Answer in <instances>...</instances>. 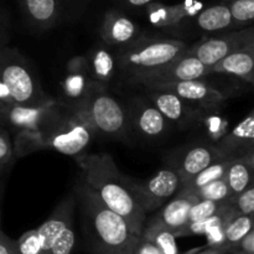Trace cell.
<instances>
[{
    "label": "cell",
    "instance_id": "cell-1",
    "mask_svg": "<svg viewBox=\"0 0 254 254\" xmlns=\"http://www.w3.org/2000/svg\"><path fill=\"white\" fill-rule=\"evenodd\" d=\"M96 136L93 128L77 111L56 101L35 133L14 136V155L37 150H55L76 159L86 154Z\"/></svg>",
    "mask_w": 254,
    "mask_h": 254
},
{
    "label": "cell",
    "instance_id": "cell-2",
    "mask_svg": "<svg viewBox=\"0 0 254 254\" xmlns=\"http://www.w3.org/2000/svg\"><path fill=\"white\" fill-rule=\"evenodd\" d=\"M73 196L81 215L82 230L92 253L122 254L134 250L138 236L82 179L73 188Z\"/></svg>",
    "mask_w": 254,
    "mask_h": 254
},
{
    "label": "cell",
    "instance_id": "cell-3",
    "mask_svg": "<svg viewBox=\"0 0 254 254\" xmlns=\"http://www.w3.org/2000/svg\"><path fill=\"white\" fill-rule=\"evenodd\" d=\"M81 169V179L98 197L124 218L134 235L140 237L146 213L134 197L128 179L122 175L109 154H83L76 158Z\"/></svg>",
    "mask_w": 254,
    "mask_h": 254
},
{
    "label": "cell",
    "instance_id": "cell-4",
    "mask_svg": "<svg viewBox=\"0 0 254 254\" xmlns=\"http://www.w3.org/2000/svg\"><path fill=\"white\" fill-rule=\"evenodd\" d=\"M52 101L21 52L10 46L0 49V104L37 107Z\"/></svg>",
    "mask_w": 254,
    "mask_h": 254
},
{
    "label": "cell",
    "instance_id": "cell-5",
    "mask_svg": "<svg viewBox=\"0 0 254 254\" xmlns=\"http://www.w3.org/2000/svg\"><path fill=\"white\" fill-rule=\"evenodd\" d=\"M188 49L179 39L139 36L131 44L117 49L118 72L129 79L173 61Z\"/></svg>",
    "mask_w": 254,
    "mask_h": 254
},
{
    "label": "cell",
    "instance_id": "cell-6",
    "mask_svg": "<svg viewBox=\"0 0 254 254\" xmlns=\"http://www.w3.org/2000/svg\"><path fill=\"white\" fill-rule=\"evenodd\" d=\"M73 109V108H72ZM74 111L93 128L94 133L113 140H126L129 131L127 109L107 92L106 87L96 89Z\"/></svg>",
    "mask_w": 254,
    "mask_h": 254
},
{
    "label": "cell",
    "instance_id": "cell-7",
    "mask_svg": "<svg viewBox=\"0 0 254 254\" xmlns=\"http://www.w3.org/2000/svg\"><path fill=\"white\" fill-rule=\"evenodd\" d=\"M25 20L37 30H50L81 15L91 0H17Z\"/></svg>",
    "mask_w": 254,
    "mask_h": 254
},
{
    "label": "cell",
    "instance_id": "cell-8",
    "mask_svg": "<svg viewBox=\"0 0 254 254\" xmlns=\"http://www.w3.org/2000/svg\"><path fill=\"white\" fill-rule=\"evenodd\" d=\"M128 184L134 197L145 213L159 210L183 186L180 175L174 168L163 169L145 181L128 179Z\"/></svg>",
    "mask_w": 254,
    "mask_h": 254
},
{
    "label": "cell",
    "instance_id": "cell-9",
    "mask_svg": "<svg viewBox=\"0 0 254 254\" xmlns=\"http://www.w3.org/2000/svg\"><path fill=\"white\" fill-rule=\"evenodd\" d=\"M250 44H254L252 25L205 37L192 47H189L188 54L195 56L205 66L211 67L231 52Z\"/></svg>",
    "mask_w": 254,
    "mask_h": 254
},
{
    "label": "cell",
    "instance_id": "cell-10",
    "mask_svg": "<svg viewBox=\"0 0 254 254\" xmlns=\"http://www.w3.org/2000/svg\"><path fill=\"white\" fill-rule=\"evenodd\" d=\"M208 74V67L198 61L195 56L188 54V50L176 57L173 61L163 64L151 71L136 74L129 78L134 84L144 87H150L154 84L166 83V82L189 81V79L206 78Z\"/></svg>",
    "mask_w": 254,
    "mask_h": 254
},
{
    "label": "cell",
    "instance_id": "cell-11",
    "mask_svg": "<svg viewBox=\"0 0 254 254\" xmlns=\"http://www.w3.org/2000/svg\"><path fill=\"white\" fill-rule=\"evenodd\" d=\"M202 0H184L174 5L153 1L144 6L149 24L155 29L179 31L193 22L196 15L205 7Z\"/></svg>",
    "mask_w": 254,
    "mask_h": 254
},
{
    "label": "cell",
    "instance_id": "cell-12",
    "mask_svg": "<svg viewBox=\"0 0 254 254\" xmlns=\"http://www.w3.org/2000/svg\"><path fill=\"white\" fill-rule=\"evenodd\" d=\"M102 87L107 86L98 83L89 76L86 57L74 56L66 66V72L61 81V99L59 102L74 109Z\"/></svg>",
    "mask_w": 254,
    "mask_h": 254
},
{
    "label": "cell",
    "instance_id": "cell-13",
    "mask_svg": "<svg viewBox=\"0 0 254 254\" xmlns=\"http://www.w3.org/2000/svg\"><path fill=\"white\" fill-rule=\"evenodd\" d=\"M129 130H133L140 138L156 140L168 135L173 124L156 109L145 96L131 101L127 109Z\"/></svg>",
    "mask_w": 254,
    "mask_h": 254
},
{
    "label": "cell",
    "instance_id": "cell-14",
    "mask_svg": "<svg viewBox=\"0 0 254 254\" xmlns=\"http://www.w3.org/2000/svg\"><path fill=\"white\" fill-rule=\"evenodd\" d=\"M145 89H161V91L171 92L183 98L184 101L203 111L218 109L226 99L225 94L221 93L212 84L206 82L205 78L166 82V83L146 87Z\"/></svg>",
    "mask_w": 254,
    "mask_h": 254
},
{
    "label": "cell",
    "instance_id": "cell-15",
    "mask_svg": "<svg viewBox=\"0 0 254 254\" xmlns=\"http://www.w3.org/2000/svg\"><path fill=\"white\" fill-rule=\"evenodd\" d=\"M56 99L37 107H25L15 103L0 104V124L14 136L35 133L51 111Z\"/></svg>",
    "mask_w": 254,
    "mask_h": 254
},
{
    "label": "cell",
    "instance_id": "cell-16",
    "mask_svg": "<svg viewBox=\"0 0 254 254\" xmlns=\"http://www.w3.org/2000/svg\"><path fill=\"white\" fill-rule=\"evenodd\" d=\"M145 97L156 107L159 112L179 128H188L192 124L200 123L203 109L184 101L176 94L161 89H145Z\"/></svg>",
    "mask_w": 254,
    "mask_h": 254
},
{
    "label": "cell",
    "instance_id": "cell-17",
    "mask_svg": "<svg viewBox=\"0 0 254 254\" xmlns=\"http://www.w3.org/2000/svg\"><path fill=\"white\" fill-rule=\"evenodd\" d=\"M213 145L225 160L243 158L254 153V112L251 111L242 122L227 131Z\"/></svg>",
    "mask_w": 254,
    "mask_h": 254
},
{
    "label": "cell",
    "instance_id": "cell-18",
    "mask_svg": "<svg viewBox=\"0 0 254 254\" xmlns=\"http://www.w3.org/2000/svg\"><path fill=\"white\" fill-rule=\"evenodd\" d=\"M99 32L104 44L121 49L140 36V27L121 10L111 9L103 15Z\"/></svg>",
    "mask_w": 254,
    "mask_h": 254
},
{
    "label": "cell",
    "instance_id": "cell-19",
    "mask_svg": "<svg viewBox=\"0 0 254 254\" xmlns=\"http://www.w3.org/2000/svg\"><path fill=\"white\" fill-rule=\"evenodd\" d=\"M196 202L197 198L192 192L180 189L175 196L161 206L158 213L153 217L175 235L188 223L191 206Z\"/></svg>",
    "mask_w": 254,
    "mask_h": 254
},
{
    "label": "cell",
    "instance_id": "cell-20",
    "mask_svg": "<svg viewBox=\"0 0 254 254\" xmlns=\"http://www.w3.org/2000/svg\"><path fill=\"white\" fill-rule=\"evenodd\" d=\"M222 159L220 151L216 149L215 145L196 144L184 151L174 169L179 173L184 185L208 165Z\"/></svg>",
    "mask_w": 254,
    "mask_h": 254
},
{
    "label": "cell",
    "instance_id": "cell-21",
    "mask_svg": "<svg viewBox=\"0 0 254 254\" xmlns=\"http://www.w3.org/2000/svg\"><path fill=\"white\" fill-rule=\"evenodd\" d=\"M222 73L238 77L252 84L254 82V44L246 45L208 67V74Z\"/></svg>",
    "mask_w": 254,
    "mask_h": 254
},
{
    "label": "cell",
    "instance_id": "cell-22",
    "mask_svg": "<svg viewBox=\"0 0 254 254\" xmlns=\"http://www.w3.org/2000/svg\"><path fill=\"white\" fill-rule=\"evenodd\" d=\"M86 57L89 76L98 83L107 86L116 78L118 73V64L114 52L107 44L94 46Z\"/></svg>",
    "mask_w": 254,
    "mask_h": 254
},
{
    "label": "cell",
    "instance_id": "cell-23",
    "mask_svg": "<svg viewBox=\"0 0 254 254\" xmlns=\"http://www.w3.org/2000/svg\"><path fill=\"white\" fill-rule=\"evenodd\" d=\"M193 24L198 30L210 34L237 30L227 5L222 1H216L212 5H205L202 10L193 19Z\"/></svg>",
    "mask_w": 254,
    "mask_h": 254
},
{
    "label": "cell",
    "instance_id": "cell-24",
    "mask_svg": "<svg viewBox=\"0 0 254 254\" xmlns=\"http://www.w3.org/2000/svg\"><path fill=\"white\" fill-rule=\"evenodd\" d=\"M253 169L254 153L230 161L225 179L230 190L231 200L253 186Z\"/></svg>",
    "mask_w": 254,
    "mask_h": 254
},
{
    "label": "cell",
    "instance_id": "cell-25",
    "mask_svg": "<svg viewBox=\"0 0 254 254\" xmlns=\"http://www.w3.org/2000/svg\"><path fill=\"white\" fill-rule=\"evenodd\" d=\"M140 237L153 243L163 254H180L175 235L154 217L145 221Z\"/></svg>",
    "mask_w": 254,
    "mask_h": 254
},
{
    "label": "cell",
    "instance_id": "cell-26",
    "mask_svg": "<svg viewBox=\"0 0 254 254\" xmlns=\"http://www.w3.org/2000/svg\"><path fill=\"white\" fill-rule=\"evenodd\" d=\"M238 213L237 211L233 208V206L228 205L221 211H218L215 215L210 216V217L205 218V220L196 221V222H188L180 231L175 233V237H189V236H205L212 228L217 227V226L226 225L230 221V218L233 215Z\"/></svg>",
    "mask_w": 254,
    "mask_h": 254
},
{
    "label": "cell",
    "instance_id": "cell-27",
    "mask_svg": "<svg viewBox=\"0 0 254 254\" xmlns=\"http://www.w3.org/2000/svg\"><path fill=\"white\" fill-rule=\"evenodd\" d=\"M253 230V216L241 215L236 213L230 218L225 226V247L223 252L230 253L233 252L237 247L238 242Z\"/></svg>",
    "mask_w": 254,
    "mask_h": 254
},
{
    "label": "cell",
    "instance_id": "cell-28",
    "mask_svg": "<svg viewBox=\"0 0 254 254\" xmlns=\"http://www.w3.org/2000/svg\"><path fill=\"white\" fill-rule=\"evenodd\" d=\"M230 161L231 160H225V159L215 161L211 165H208L207 168L203 169L202 171H200L197 175L190 179L188 183L184 184L181 189H185V190L189 191H195L197 189L202 188V186L207 185V184L212 183V181L225 178L226 173H227V168L230 165Z\"/></svg>",
    "mask_w": 254,
    "mask_h": 254
},
{
    "label": "cell",
    "instance_id": "cell-29",
    "mask_svg": "<svg viewBox=\"0 0 254 254\" xmlns=\"http://www.w3.org/2000/svg\"><path fill=\"white\" fill-rule=\"evenodd\" d=\"M230 14L237 29L250 26L254 20V0H226Z\"/></svg>",
    "mask_w": 254,
    "mask_h": 254
},
{
    "label": "cell",
    "instance_id": "cell-30",
    "mask_svg": "<svg viewBox=\"0 0 254 254\" xmlns=\"http://www.w3.org/2000/svg\"><path fill=\"white\" fill-rule=\"evenodd\" d=\"M200 123L205 126L206 133L212 141H218L228 131V122L226 117L218 113V109L205 111L200 119Z\"/></svg>",
    "mask_w": 254,
    "mask_h": 254
},
{
    "label": "cell",
    "instance_id": "cell-31",
    "mask_svg": "<svg viewBox=\"0 0 254 254\" xmlns=\"http://www.w3.org/2000/svg\"><path fill=\"white\" fill-rule=\"evenodd\" d=\"M185 190V189H184ZM189 191V190H188ZM195 195L197 201L200 200H210V201H226L230 198V190L226 183V179H218V180L212 181L202 188L197 189L195 191H190Z\"/></svg>",
    "mask_w": 254,
    "mask_h": 254
},
{
    "label": "cell",
    "instance_id": "cell-32",
    "mask_svg": "<svg viewBox=\"0 0 254 254\" xmlns=\"http://www.w3.org/2000/svg\"><path fill=\"white\" fill-rule=\"evenodd\" d=\"M231 203V200L226 201H210V200H200L193 203L189 212L188 222H196V221L205 220L210 216L215 215L218 211L225 208Z\"/></svg>",
    "mask_w": 254,
    "mask_h": 254
},
{
    "label": "cell",
    "instance_id": "cell-33",
    "mask_svg": "<svg viewBox=\"0 0 254 254\" xmlns=\"http://www.w3.org/2000/svg\"><path fill=\"white\" fill-rule=\"evenodd\" d=\"M14 158L11 134L5 127L0 124V176L6 170V168H9L10 163Z\"/></svg>",
    "mask_w": 254,
    "mask_h": 254
},
{
    "label": "cell",
    "instance_id": "cell-34",
    "mask_svg": "<svg viewBox=\"0 0 254 254\" xmlns=\"http://www.w3.org/2000/svg\"><path fill=\"white\" fill-rule=\"evenodd\" d=\"M231 205L241 215L253 216L254 213V188L251 186L231 200Z\"/></svg>",
    "mask_w": 254,
    "mask_h": 254
},
{
    "label": "cell",
    "instance_id": "cell-35",
    "mask_svg": "<svg viewBox=\"0 0 254 254\" xmlns=\"http://www.w3.org/2000/svg\"><path fill=\"white\" fill-rule=\"evenodd\" d=\"M16 243L21 254H41V245L36 230L25 232Z\"/></svg>",
    "mask_w": 254,
    "mask_h": 254
},
{
    "label": "cell",
    "instance_id": "cell-36",
    "mask_svg": "<svg viewBox=\"0 0 254 254\" xmlns=\"http://www.w3.org/2000/svg\"><path fill=\"white\" fill-rule=\"evenodd\" d=\"M225 226H217V227L212 228L206 233V240H207V248H215V250H220L223 252V247H225Z\"/></svg>",
    "mask_w": 254,
    "mask_h": 254
},
{
    "label": "cell",
    "instance_id": "cell-37",
    "mask_svg": "<svg viewBox=\"0 0 254 254\" xmlns=\"http://www.w3.org/2000/svg\"><path fill=\"white\" fill-rule=\"evenodd\" d=\"M10 40V21L6 11L0 9V49L7 46Z\"/></svg>",
    "mask_w": 254,
    "mask_h": 254
},
{
    "label": "cell",
    "instance_id": "cell-38",
    "mask_svg": "<svg viewBox=\"0 0 254 254\" xmlns=\"http://www.w3.org/2000/svg\"><path fill=\"white\" fill-rule=\"evenodd\" d=\"M0 254H21L16 241L10 238L0 230Z\"/></svg>",
    "mask_w": 254,
    "mask_h": 254
},
{
    "label": "cell",
    "instance_id": "cell-39",
    "mask_svg": "<svg viewBox=\"0 0 254 254\" xmlns=\"http://www.w3.org/2000/svg\"><path fill=\"white\" fill-rule=\"evenodd\" d=\"M131 254H163L153 243L146 241L145 238L139 237L135 247H134L133 253Z\"/></svg>",
    "mask_w": 254,
    "mask_h": 254
},
{
    "label": "cell",
    "instance_id": "cell-40",
    "mask_svg": "<svg viewBox=\"0 0 254 254\" xmlns=\"http://www.w3.org/2000/svg\"><path fill=\"white\" fill-rule=\"evenodd\" d=\"M237 252H242L246 254H254V231L251 230L242 240L238 242L236 250ZM233 251V252H235ZM231 253V252H230Z\"/></svg>",
    "mask_w": 254,
    "mask_h": 254
},
{
    "label": "cell",
    "instance_id": "cell-41",
    "mask_svg": "<svg viewBox=\"0 0 254 254\" xmlns=\"http://www.w3.org/2000/svg\"><path fill=\"white\" fill-rule=\"evenodd\" d=\"M116 1L118 2V4L123 5V6L135 7V9H138V7L146 6L148 4L156 1V0H116Z\"/></svg>",
    "mask_w": 254,
    "mask_h": 254
},
{
    "label": "cell",
    "instance_id": "cell-42",
    "mask_svg": "<svg viewBox=\"0 0 254 254\" xmlns=\"http://www.w3.org/2000/svg\"><path fill=\"white\" fill-rule=\"evenodd\" d=\"M196 254H227V253L222 252V251H220V250H215V248H207V247H206V250H203L202 252L196 253Z\"/></svg>",
    "mask_w": 254,
    "mask_h": 254
},
{
    "label": "cell",
    "instance_id": "cell-43",
    "mask_svg": "<svg viewBox=\"0 0 254 254\" xmlns=\"http://www.w3.org/2000/svg\"><path fill=\"white\" fill-rule=\"evenodd\" d=\"M227 254H246V253H242V252H237V251H235V252H231V253H227Z\"/></svg>",
    "mask_w": 254,
    "mask_h": 254
},
{
    "label": "cell",
    "instance_id": "cell-44",
    "mask_svg": "<svg viewBox=\"0 0 254 254\" xmlns=\"http://www.w3.org/2000/svg\"><path fill=\"white\" fill-rule=\"evenodd\" d=\"M0 230H1V208H0Z\"/></svg>",
    "mask_w": 254,
    "mask_h": 254
},
{
    "label": "cell",
    "instance_id": "cell-45",
    "mask_svg": "<svg viewBox=\"0 0 254 254\" xmlns=\"http://www.w3.org/2000/svg\"><path fill=\"white\" fill-rule=\"evenodd\" d=\"M133 253V251H131V252H127V253H122V254H131Z\"/></svg>",
    "mask_w": 254,
    "mask_h": 254
},
{
    "label": "cell",
    "instance_id": "cell-46",
    "mask_svg": "<svg viewBox=\"0 0 254 254\" xmlns=\"http://www.w3.org/2000/svg\"><path fill=\"white\" fill-rule=\"evenodd\" d=\"M215 1H226V0H215Z\"/></svg>",
    "mask_w": 254,
    "mask_h": 254
}]
</instances>
